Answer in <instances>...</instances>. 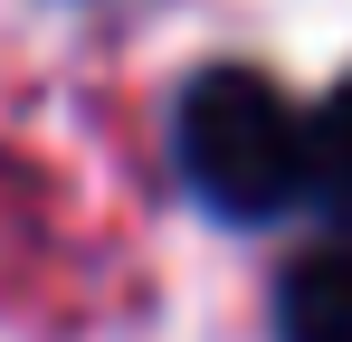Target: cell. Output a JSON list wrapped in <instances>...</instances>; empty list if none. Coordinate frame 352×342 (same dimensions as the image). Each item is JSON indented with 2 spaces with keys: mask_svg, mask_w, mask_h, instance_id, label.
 Listing matches in <instances>:
<instances>
[{
  "mask_svg": "<svg viewBox=\"0 0 352 342\" xmlns=\"http://www.w3.org/2000/svg\"><path fill=\"white\" fill-rule=\"evenodd\" d=\"M314 190L333 200V219H352V86L314 114Z\"/></svg>",
  "mask_w": 352,
  "mask_h": 342,
  "instance_id": "cell-3",
  "label": "cell"
},
{
  "mask_svg": "<svg viewBox=\"0 0 352 342\" xmlns=\"http://www.w3.org/2000/svg\"><path fill=\"white\" fill-rule=\"evenodd\" d=\"M172 152H181V181L219 219H286L314 190V124L257 67H200L181 86Z\"/></svg>",
  "mask_w": 352,
  "mask_h": 342,
  "instance_id": "cell-1",
  "label": "cell"
},
{
  "mask_svg": "<svg viewBox=\"0 0 352 342\" xmlns=\"http://www.w3.org/2000/svg\"><path fill=\"white\" fill-rule=\"evenodd\" d=\"M276 333L286 342H352V247H314V257L286 266Z\"/></svg>",
  "mask_w": 352,
  "mask_h": 342,
  "instance_id": "cell-2",
  "label": "cell"
}]
</instances>
